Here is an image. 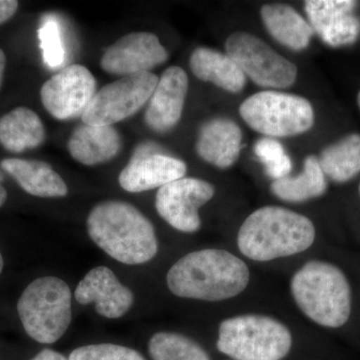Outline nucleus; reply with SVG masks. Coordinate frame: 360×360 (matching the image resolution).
<instances>
[{"mask_svg":"<svg viewBox=\"0 0 360 360\" xmlns=\"http://www.w3.org/2000/svg\"><path fill=\"white\" fill-rule=\"evenodd\" d=\"M39 37L45 65L52 70L63 65L65 51L58 23L51 18L45 20L39 28Z\"/></svg>","mask_w":360,"mask_h":360,"instance_id":"27","label":"nucleus"},{"mask_svg":"<svg viewBox=\"0 0 360 360\" xmlns=\"http://www.w3.org/2000/svg\"><path fill=\"white\" fill-rule=\"evenodd\" d=\"M255 155L264 165L265 174L274 180L288 176L292 169L290 155L281 142L271 137L258 139L253 148Z\"/></svg>","mask_w":360,"mask_h":360,"instance_id":"26","label":"nucleus"},{"mask_svg":"<svg viewBox=\"0 0 360 360\" xmlns=\"http://www.w3.org/2000/svg\"><path fill=\"white\" fill-rule=\"evenodd\" d=\"M189 65L198 79L217 85L225 91L238 94L245 89L246 77L227 53L198 47L191 54Z\"/></svg>","mask_w":360,"mask_h":360,"instance_id":"20","label":"nucleus"},{"mask_svg":"<svg viewBox=\"0 0 360 360\" xmlns=\"http://www.w3.org/2000/svg\"><path fill=\"white\" fill-rule=\"evenodd\" d=\"M30 360H70L65 359L63 354H59V352H53L51 349H44L42 352H40L37 356L33 357L32 359Z\"/></svg>","mask_w":360,"mask_h":360,"instance_id":"30","label":"nucleus"},{"mask_svg":"<svg viewBox=\"0 0 360 360\" xmlns=\"http://www.w3.org/2000/svg\"><path fill=\"white\" fill-rule=\"evenodd\" d=\"M4 176L2 172H0V207L4 206L7 200L6 189L4 186Z\"/></svg>","mask_w":360,"mask_h":360,"instance_id":"32","label":"nucleus"},{"mask_svg":"<svg viewBox=\"0 0 360 360\" xmlns=\"http://www.w3.org/2000/svg\"><path fill=\"white\" fill-rule=\"evenodd\" d=\"M319 165L326 176L338 182L349 181L360 172V134H352L321 151Z\"/></svg>","mask_w":360,"mask_h":360,"instance_id":"24","label":"nucleus"},{"mask_svg":"<svg viewBox=\"0 0 360 360\" xmlns=\"http://www.w3.org/2000/svg\"><path fill=\"white\" fill-rule=\"evenodd\" d=\"M18 311L23 328L32 340L46 345L56 342L70 328V286L56 276L35 279L21 295Z\"/></svg>","mask_w":360,"mask_h":360,"instance_id":"6","label":"nucleus"},{"mask_svg":"<svg viewBox=\"0 0 360 360\" xmlns=\"http://www.w3.org/2000/svg\"><path fill=\"white\" fill-rule=\"evenodd\" d=\"M0 167L13 176L23 191L33 196L63 198L68 193L63 177L44 161L6 158L0 162Z\"/></svg>","mask_w":360,"mask_h":360,"instance_id":"19","label":"nucleus"},{"mask_svg":"<svg viewBox=\"0 0 360 360\" xmlns=\"http://www.w3.org/2000/svg\"><path fill=\"white\" fill-rule=\"evenodd\" d=\"M70 360H146L136 350L122 345L101 343L78 347L70 354Z\"/></svg>","mask_w":360,"mask_h":360,"instance_id":"28","label":"nucleus"},{"mask_svg":"<svg viewBox=\"0 0 360 360\" xmlns=\"http://www.w3.org/2000/svg\"><path fill=\"white\" fill-rule=\"evenodd\" d=\"M2 269H4V258H2L1 253H0V274H1Z\"/></svg>","mask_w":360,"mask_h":360,"instance_id":"33","label":"nucleus"},{"mask_svg":"<svg viewBox=\"0 0 360 360\" xmlns=\"http://www.w3.org/2000/svg\"><path fill=\"white\" fill-rule=\"evenodd\" d=\"M188 77L179 66H170L161 75L148 101L144 122L156 132H167L176 127L181 118Z\"/></svg>","mask_w":360,"mask_h":360,"instance_id":"16","label":"nucleus"},{"mask_svg":"<svg viewBox=\"0 0 360 360\" xmlns=\"http://www.w3.org/2000/svg\"><path fill=\"white\" fill-rule=\"evenodd\" d=\"M293 300L309 319L319 326L338 328L352 314V290L347 276L335 265L311 260L291 279Z\"/></svg>","mask_w":360,"mask_h":360,"instance_id":"4","label":"nucleus"},{"mask_svg":"<svg viewBox=\"0 0 360 360\" xmlns=\"http://www.w3.org/2000/svg\"><path fill=\"white\" fill-rule=\"evenodd\" d=\"M262 22L272 37L291 51L309 47L314 30L295 8L286 4H265L260 9Z\"/></svg>","mask_w":360,"mask_h":360,"instance_id":"21","label":"nucleus"},{"mask_svg":"<svg viewBox=\"0 0 360 360\" xmlns=\"http://www.w3.org/2000/svg\"><path fill=\"white\" fill-rule=\"evenodd\" d=\"M158 75L141 72L123 77L97 91L84 115L82 122L90 125H111L127 120L146 105L155 91Z\"/></svg>","mask_w":360,"mask_h":360,"instance_id":"9","label":"nucleus"},{"mask_svg":"<svg viewBox=\"0 0 360 360\" xmlns=\"http://www.w3.org/2000/svg\"><path fill=\"white\" fill-rule=\"evenodd\" d=\"M167 49L155 34L132 32L110 45L101 60V68L113 75L150 72V70L167 60Z\"/></svg>","mask_w":360,"mask_h":360,"instance_id":"13","label":"nucleus"},{"mask_svg":"<svg viewBox=\"0 0 360 360\" xmlns=\"http://www.w3.org/2000/svg\"><path fill=\"white\" fill-rule=\"evenodd\" d=\"M122 146V136L115 127L85 123L73 131L68 142V153L72 158L89 167L112 160Z\"/></svg>","mask_w":360,"mask_h":360,"instance_id":"18","label":"nucleus"},{"mask_svg":"<svg viewBox=\"0 0 360 360\" xmlns=\"http://www.w3.org/2000/svg\"><path fill=\"white\" fill-rule=\"evenodd\" d=\"M186 174L184 161L161 153L160 146L144 142L137 146L127 167L120 172L118 181L129 193H137L160 188Z\"/></svg>","mask_w":360,"mask_h":360,"instance_id":"12","label":"nucleus"},{"mask_svg":"<svg viewBox=\"0 0 360 360\" xmlns=\"http://www.w3.org/2000/svg\"><path fill=\"white\" fill-rule=\"evenodd\" d=\"M314 239V224L309 217L279 206H264L241 225L238 245L250 259L270 262L309 250Z\"/></svg>","mask_w":360,"mask_h":360,"instance_id":"3","label":"nucleus"},{"mask_svg":"<svg viewBox=\"0 0 360 360\" xmlns=\"http://www.w3.org/2000/svg\"><path fill=\"white\" fill-rule=\"evenodd\" d=\"M357 103H359V110H360V91L359 94V96H357Z\"/></svg>","mask_w":360,"mask_h":360,"instance_id":"34","label":"nucleus"},{"mask_svg":"<svg viewBox=\"0 0 360 360\" xmlns=\"http://www.w3.org/2000/svg\"><path fill=\"white\" fill-rule=\"evenodd\" d=\"M239 113L246 124L266 137L305 134L314 123V110L304 97L265 90L245 99Z\"/></svg>","mask_w":360,"mask_h":360,"instance_id":"7","label":"nucleus"},{"mask_svg":"<svg viewBox=\"0 0 360 360\" xmlns=\"http://www.w3.org/2000/svg\"><path fill=\"white\" fill-rule=\"evenodd\" d=\"M174 295L221 302L240 295L250 283V269L240 258L224 250H202L177 260L167 276Z\"/></svg>","mask_w":360,"mask_h":360,"instance_id":"1","label":"nucleus"},{"mask_svg":"<svg viewBox=\"0 0 360 360\" xmlns=\"http://www.w3.org/2000/svg\"><path fill=\"white\" fill-rule=\"evenodd\" d=\"M243 132L238 123L229 118L217 117L201 127L196 141L200 158L220 169L231 167L241 153Z\"/></svg>","mask_w":360,"mask_h":360,"instance_id":"17","label":"nucleus"},{"mask_svg":"<svg viewBox=\"0 0 360 360\" xmlns=\"http://www.w3.org/2000/svg\"><path fill=\"white\" fill-rule=\"evenodd\" d=\"M359 194H360V184H359Z\"/></svg>","mask_w":360,"mask_h":360,"instance_id":"35","label":"nucleus"},{"mask_svg":"<svg viewBox=\"0 0 360 360\" xmlns=\"http://www.w3.org/2000/svg\"><path fill=\"white\" fill-rule=\"evenodd\" d=\"M75 296L80 304L96 303L97 314L112 319L127 314L134 300L131 290L106 266L90 270L78 284Z\"/></svg>","mask_w":360,"mask_h":360,"instance_id":"15","label":"nucleus"},{"mask_svg":"<svg viewBox=\"0 0 360 360\" xmlns=\"http://www.w3.org/2000/svg\"><path fill=\"white\" fill-rule=\"evenodd\" d=\"M96 94V80L89 68L73 65L44 82L40 98L45 110L59 120L84 115Z\"/></svg>","mask_w":360,"mask_h":360,"instance_id":"11","label":"nucleus"},{"mask_svg":"<svg viewBox=\"0 0 360 360\" xmlns=\"http://www.w3.org/2000/svg\"><path fill=\"white\" fill-rule=\"evenodd\" d=\"M44 141V123L30 108L20 106L0 117V144L9 153L39 148Z\"/></svg>","mask_w":360,"mask_h":360,"instance_id":"22","label":"nucleus"},{"mask_svg":"<svg viewBox=\"0 0 360 360\" xmlns=\"http://www.w3.org/2000/svg\"><path fill=\"white\" fill-rule=\"evenodd\" d=\"M215 189L203 179L182 177L160 187L155 207L161 219L176 231L193 233L200 231V210L212 200Z\"/></svg>","mask_w":360,"mask_h":360,"instance_id":"10","label":"nucleus"},{"mask_svg":"<svg viewBox=\"0 0 360 360\" xmlns=\"http://www.w3.org/2000/svg\"><path fill=\"white\" fill-rule=\"evenodd\" d=\"M148 350L153 360H210L198 342L175 333H155L149 340Z\"/></svg>","mask_w":360,"mask_h":360,"instance_id":"25","label":"nucleus"},{"mask_svg":"<svg viewBox=\"0 0 360 360\" xmlns=\"http://www.w3.org/2000/svg\"><path fill=\"white\" fill-rule=\"evenodd\" d=\"M270 189L279 200L300 203L323 195L328 189V181L319 158L309 155L305 158L302 174L274 180Z\"/></svg>","mask_w":360,"mask_h":360,"instance_id":"23","label":"nucleus"},{"mask_svg":"<svg viewBox=\"0 0 360 360\" xmlns=\"http://www.w3.org/2000/svg\"><path fill=\"white\" fill-rule=\"evenodd\" d=\"M6 56L4 51L0 49V89H1L2 82H4V71H6Z\"/></svg>","mask_w":360,"mask_h":360,"instance_id":"31","label":"nucleus"},{"mask_svg":"<svg viewBox=\"0 0 360 360\" xmlns=\"http://www.w3.org/2000/svg\"><path fill=\"white\" fill-rule=\"evenodd\" d=\"M356 1L352 0H307L305 13L314 32L326 44L345 46L356 41L360 20L355 14Z\"/></svg>","mask_w":360,"mask_h":360,"instance_id":"14","label":"nucleus"},{"mask_svg":"<svg viewBox=\"0 0 360 360\" xmlns=\"http://www.w3.org/2000/svg\"><path fill=\"white\" fill-rule=\"evenodd\" d=\"M86 224L90 238L122 264H146L158 253L155 227L130 203H99L90 212Z\"/></svg>","mask_w":360,"mask_h":360,"instance_id":"2","label":"nucleus"},{"mask_svg":"<svg viewBox=\"0 0 360 360\" xmlns=\"http://www.w3.org/2000/svg\"><path fill=\"white\" fill-rule=\"evenodd\" d=\"M225 49L243 75L258 86L285 89L296 82L297 68L251 33H232L225 42Z\"/></svg>","mask_w":360,"mask_h":360,"instance_id":"8","label":"nucleus"},{"mask_svg":"<svg viewBox=\"0 0 360 360\" xmlns=\"http://www.w3.org/2000/svg\"><path fill=\"white\" fill-rule=\"evenodd\" d=\"M18 8L15 0H0V25L11 20Z\"/></svg>","mask_w":360,"mask_h":360,"instance_id":"29","label":"nucleus"},{"mask_svg":"<svg viewBox=\"0 0 360 360\" xmlns=\"http://www.w3.org/2000/svg\"><path fill=\"white\" fill-rule=\"evenodd\" d=\"M217 347L234 360H283L290 354L292 335L272 317L238 315L220 323Z\"/></svg>","mask_w":360,"mask_h":360,"instance_id":"5","label":"nucleus"}]
</instances>
